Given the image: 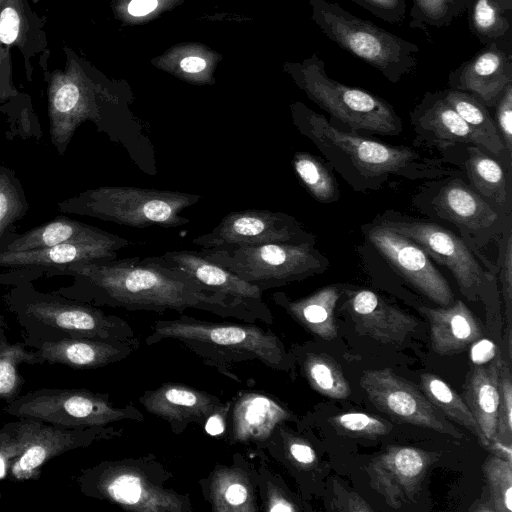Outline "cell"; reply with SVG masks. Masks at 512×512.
<instances>
[{
  "mask_svg": "<svg viewBox=\"0 0 512 512\" xmlns=\"http://www.w3.org/2000/svg\"><path fill=\"white\" fill-rule=\"evenodd\" d=\"M362 230L386 262L420 294L443 307L454 302L449 283L416 242L374 221Z\"/></svg>",
  "mask_w": 512,
  "mask_h": 512,
  "instance_id": "cell-15",
  "label": "cell"
},
{
  "mask_svg": "<svg viewBox=\"0 0 512 512\" xmlns=\"http://www.w3.org/2000/svg\"><path fill=\"white\" fill-rule=\"evenodd\" d=\"M23 342L12 343L6 334V323L0 316V400L10 402L21 394L24 378L19 369L23 364H39L35 350Z\"/></svg>",
  "mask_w": 512,
  "mask_h": 512,
  "instance_id": "cell-35",
  "label": "cell"
},
{
  "mask_svg": "<svg viewBox=\"0 0 512 512\" xmlns=\"http://www.w3.org/2000/svg\"><path fill=\"white\" fill-rule=\"evenodd\" d=\"M467 14L471 33L483 45H512V0H473Z\"/></svg>",
  "mask_w": 512,
  "mask_h": 512,
  "instance_id": "cell-34",
  "label": "cell"
},
{
  "mask_svg": "<svg viewBox=\"0 0 512 512\" xmlns=\"http://www.w3.org/2000/svg\"><path fill=\"white\" fill-rule=\"evenodd\" d=\"M299 132L310 139L356 190L378 189L389 176L434 179L448 172L441 162L409 146L389 145L342 130L304 105L293 108Z\"/></svg>",
  "mask_w": 512,
  "mask_h": 512,
  "instance_id": "cell-2",
  "label": "cell"
},
{
  "mask_svg": "<svg viewBox=\"0 0 512 512\" xmlns=\"http://www.w3.org/2000/svg\"><path fill=\"white\" fill-rule=\"evenodd\" d=\"M300 73L301 86L309 98L348 131L385 136L401 134L402 120L389 102L331 78L325 63L315 54Z\"/></svg>",
  "mask_w": 512,
  "mask_h": 512,
  "instance_id": "cell-10",
  "label": "cell"
},
{
  "mask_svg": "<svg viewBox=\"0 0 512 512\" xmlns=\"http://www.w3.org/2000/svg\"><path fill=\"white\" fill-rule=\"evenodd\" d=\"M230 412L228 443H253L258 449H263L279 425L292 418L276 400L257 391H241L231 400Z\"/></svg>",
  "mask_w": 512,
  "mask_h": 512,
  "instance_id": "cell-25",
  "label": "cell"
},
{
  "mask_svg": "<svg viewBox=\"0 0 512 512\" xmlns=\"http://www.w3.org/2000/svg\"><path fill=\"white\" fill-rule=\"evenodd\" d=\"M6 412L17 418H33L53 426L83 429L121 421H144L132 404L115 406L108 394L87 389L41 388L7 402Z\"/></svg>",
  "mask_w": 512,
  "mask_h": 512,
  "instance_id": "cell-11",
  "label": "cell"
},
{
  "mask_svg": "<svg viewBox=\"0 0 512 512\" xmlns=\"http://www.w3.org/2000/svg\"><path fill=\"white\" fill-rule=\"evenodd\" d=\"M360 385L370 402L391 417L455 439L463 437L424 394L390 369L365 371Z\"/></svg>",
  "mask_w": 512,
  "mask_h": 512,
  "instance_id": "cell-16",
  "label": "cell"
},
{
  "mask_svg": "<svg viewBox=\"0 0 512 512\" xmlns=\"http://www.w3.org/2000/svg\"><path fill=\"white\" fill-rule=\"evenodd\" d=\"M479 300L482 301L485 308L486 326L489 335L497 344L505 358L507 353L504 343V322L501 311L498 279L495 274L490 271L480 290Z\"/></svg>",
  "mask_w": 512,
  "mask_h": 512,
  "instance_id": "cell-44",
  "label": "cell"
},
{
  "mask_svg": "<svg viewBox=\"0 0 512 512\" xmlns=\"http://www.w3.org/2000/svg\"><path fill=\"white\" fill-rule=\"evenodd\" d=\"M201 195L130 186L90 188L56 204L60 212L97 218L134 228H176L189 223L183 211Z\"/></svg>",
  "mask_w": 512,
  "mask_h": 512,
  "instance_id": "cell-6",
  "label": "cell"
},
{
  "mask_svg": "<svg viewBox=\"0 0 512 512\" xmlns=\"http://www.w3.org/2000/svg\"><path fill=\"white\" fill-rule=\"evenodd\" d=\"M196 251L263 292L321 274L330 266L315 243H270Z\"/></svg>",
  "mask_w": 512,
  "mask_h": 512,
  "instance_id": "cell-9",
  "label": "cell"
},
{
  "mask_svg": "<svg viewBox=\"0 0 512 512\" xmlns=\"http://www.w3.org/2000/svg\"><path fill=\"white\" fill-rule=\"evenodd\" d=\"M465 169L474 190L501 214H511V173L481 146L467 144Z\"/></svg>",
  "mask_w": 512,
  "mask_h": 512,
  "instance_id": "cell-32",
  "label": "cell"
},
{
  "mask_svg": "<svg viewBox=\"0 0 512 512\" xmlns=\"http://www.w3.org/2000/svg\"><path fill=\"white\" fill-rule=\"evenodd\" d=\"M9 286L2 300L25 330V339L139 340L125 319L106 314L92 304L68 298L57 291H39L28 280H19Z\"/></svg>",
  "mask_w": 512,
  "mask_h": 512,
  "instance_id": "cell-4",
  "label": "cell"
},
{
  "mask_svg": "<svg viewBox=\"0 0 512 512\" xmlns=\"http://www.w3.org/2000/svg\"><path fill=\"white\" fill-rule=\"evenodd\" d=\"M205 499L215 512H258V471L239 454L230 465L217 464L199 481Z\"/></svg>",
  "mask_w": 512,
  "mask_h": 512,
  "instance_id": "cell-24",
  "label": "cell"
},
{
  "mask_svg": "<svg viewBox=\"0 0 512 512\" xmlns=\"http://www.w3.org/2000/svg\"><path fill=\"white\" fill-rule=\"evenodd\" d=\"M483 472L489 491L488 503L493 511H512V461L496 455L487 457Z\"/></svg>",
  "mask_w": 512,
  "mask_h": 512,
  "instance_id": "cell-41",
  "label": "cell"
},
{
  "mask_svg": "<svg viewBox=\"0 0 512 512\" xmlns=\"http://www.w3.org/2000/svg\"><path fill=\"white\" fill-rule=\"evenodd\" d=\"M45 23L46 17L39 15L29 0H0V104L19 93L12 78L13 51L21 55L29 82L33 78V60L39 62L50 52Z\"/></svg>",
  "mask_w": 512,
  "mask_h": 512,
  "instance_id": "cell-13",
  "label": "cell"
},
{
  "mask_svg": "<svg viewBox=\"0 0 512 512\" xmlns=\"http://www.w3.org/2000/svg\"><path fill=\"white\" fill-rule=\"evenodd\" d=\"M139 403L150 414L167 422L175 434H182L196 423L203 427L206 419L223 401L206 391L182 383L167 382L145 391Z\"/></svg>",
  "mask_w": 512,
  "mask_h": 512,
  "instance_id": "cell-22",
  "label": "cell"
},
{
  "mask_svg": "<svg viewBox=\"0 0 512 512\" xmlns=\"http://www.w3.org/2000/svg\"><path fill=\"white\" fill-rule=\"evenodd\" d=\"M410 116L415 131L441 147L473 144L484 148L480 136L443 99L440 91L425 93Z\"/></svg>",
  "mask_w": 512,
  "mask_h": 512,
  "instance_id": "cell-26",
  "label": "cell"
},
{
  "mask_svg": "<svg viewBox=\"0 0 512 512\" xmlns=\"http://www.w3.org/2000/svg\"><path fill=\"white\" fill-rule=\"evenodd\" d=\"M293 216L283 212L246 209L226 215L210 232L195 237L200 248L262 245L270 243H315Z\"/></svg>",
  "mask_w": 512,
  "mask_h": 512,
  "instance_id": "cell-14",
  "label": "cell"
},
{
  "mask_svg": "<svg viewBox=\"0 0 512 512\" xmlns=\"http://www.w3.org/2000/svg\"><path fill=\"white\" fill-rule=\"evenodd\" d=\"M33 348L39 363L61 364L73 369H97L128 358L140 347L133 342L103 341L89 338H62L58 340L25 339Z\"/></svg>",
  "mask_w": 512,
  "mask_h": 512,
  "instance_id": "cell-23",
  "label": "cell"
},
{
  "mask_svg": "<svg viewBox=\"0 0 512 512\" xmlns=\"http://www.w3.org/2000/svg\"><path fill=\"white\" fill-rule=\"evenodd\" d=\"M512 226L511 214L507 215L501 230V238L499 240V256H498V281L501 284V292L504 301V320L507 328L504 329V343L511 358V319H512Z\"/></svg>",
  "mask_w": 512,
  "mask_h": 512,
  "instance_id": "cell-42",
  "label": "cell"
},
{
  "mask_svg": "<svg viewBox=\"0 0 512 512\" xmlns=\"http://www.w3.org/2000/svg\"><path fill=\"white\" fill-rule=\"evenodd\" d=\"M56 276L73 278V283L58 293L92 305L155 313L196 309L247 323H273L266 304L249 303L211 290L158 256L77 262Z\"/></svg>",
  "mask_w": 512,
  "mask_h": 512,
  "instance_id": "cell-1",
  "label": "cell"
},
{
  "mask_svg": "<svg viewBox=\"0 0 512 512\" xmlns=\"http://www.w3.org/2000/svg\"><path fill=\"white\" fill-rule=\"evenodd\" d=\"M346 286L327 285L296 300L290 299L283 292H276L272 299L305 329L324 340H332L337 336L335 307Z\"/></svg>",
  "mask_w": 512,
  "mask_h": 512,
  "instance_id": "cell-31",
  "label": "cell"
},
{
  "mask_svg": "<svg viewBox=\"0 0 512 512\" xmlns=\"http://www.w3.org/2000/svg\"><path fill=\"white\" fill-rule=\"evenodd\" d=\"M418 309L429 321L431 345L439 355L459 353L484 336L482 324L461 300L445 307Z\"/></svg>",
  "mask_w": 512,
  "mask_h": 512,
  "instance_id": "cell-28",
  "label": "cell"
},
{
  "mask_svg": "<svg viewBox=\"0 0 512 512\" xmlns=\"http://www.w3.org/2000/svg\"><path fill=\"white\" fill-rule=\"evenodd\" d=\"M276 430L282 439L286 460L300 469H309L316 464L317 455L309 443L301 438L289 435L280 425Z\"/></svg>",
  "mask_w": 512,
  "mask_h": 512,
  "instance_id": "cell-48",
  "label": "cell"
},
{
  "mask_svg": "<svg viewBox=\"0 0 512 512\" xmlns=\"http://www.w3.org/2000/svg\"><path fill=\"white\" fill-rule=\"evenodd\" d=\"M440 93L443 99L480 136L484 149L496 157L511 173L512 156L507 152L488 108L475 96L464 91L446 88Z\"/></svg>",
  "mask_w": 512,
  "mask_h": 512,
  "instance_id": "cell-33",
  "label": "cell"
},
{
  "mask_svg": "<svg viewBox=\"0 0 512 512\" xmlns=\"http://www.w3.org/2000/svg\"><path fill=\"white\" fill-rule=\"evenodd\" d=\"M512 45L490 43L448 75V86L472 94L487 108L496 106L512 84Z\"/></svg>",
  "mask_w": 512,
  "mask_h": 512,
  "instance_id": "cell-19",
  "label": "cell"
},
{
  "mask_svg": "<svg viewBox=\"0 0 512 512\" xmlns=\"http://www.w3.org/2000/svg\"><path fill=\"white\" fill-rule=\"evenodd\" d=\"M330 422L339 431L366 437L385 435L391 429L386 421L362 412L339 414L333 416Z\"/></svg>",
  "mask_w": 512,
  "mask_h": 512,
  "instance_id": "cell-45",
  "label": "cell"
},
{
  "mask_svg": "<svg viewBox=\"0 0 512 512\" xmlns=\"http://www.w3.org/2000/svg\"><path fill=\"white\" fill-rule=\"evenodd\" d=\"M28 209L29 203L16 172L0 163V240Z\"/></svg>",
  "mask_w": 512,
  "mask_h": 512,
  "instance_id": "cell-40",
  "label": "cell"
},
{
  "mask_svg": "<svg viewBox=\"0 0 512 512\" xmlns=\"http://www.w3.org/2000/svg\"><path fill=\"white\" fill-rule=\"evenodd\" d=\"M164 340L178 341L205 364L235 380L237 377L230 369L239 362L258 360L280 371L293 368L292 353L280 338L255 323H216L187 315L156 320L145 342L153 345Z\"/></svg>",
  "mask_w": 512,
  "mask_h": 512,
  "instance_id": "cell-3",
  "label": "cell"
},
{
  "mask_svg": "<svg viewBox=\"0 0 512 512\" xmlns=\"http://www.w3.org/2000/svg\"><path fill=\"white\" fill-rule=\"evenodd\" d=\"M133 245L130 240L118 237L113 240L70 241L51 247L25 252L0 253V284L11 285L19 280L32 281L40 277H53L70 264L97 260H110L118 251Z\"/></svg>",
  "mask_w": 512,
  "mask_h": 512,
  "instance_id": "cell-17",
  "label": "cell"
},
{
  "mask_svg": "<svg viewBox=\"0 0 512 512\" xmlns=\"http://www.w3.org/2000/svg\"><path fill=\"white\" fill-rule=\"evenodd\" d=\"M173 478L154 455L102 461L82 470L76 483L82 494L134 512H191L187 494L166 483Z\"/></svg>",
  "mask_w": 512,
  "mask_h": 512,
  "instance_id": "cell-5",
  "label": "cell"
},
{
  "mask_svg": "<svg viewBox=\"0 0 512 512\" xmlns=\"http://www.w3.org/2000/svg\"><path fill=\"white\" fill-rule=\"evenodd\" d=\"M473 0H412L409 12L413 29L441 28L451 25L464 12Z\"/></svg>",
  "mask_w": 512,
  "mask_h": 512,
  "instance_id": "cell-39",
  "label": "cell"
},
{
  "mask_svg": "<svg viewBox=\"0 0 512 512\" xmlns=\"http://www.w3.org/2000/svg\"><path fill=\"white\" fill-rule=\"evenodd\" d=\"M304 375L310 386L331 399H345L351 389L340 366L325 354L308 353L303 361Z\"/></svg>",
  "mask_w": 512,
  "mask_h": 512,
  "instance_id": "cell-38",
  "label": "cell"
},
{
  "mask_svg": "<svg viewBox=\"0 0 512 512\" xmlns=\"http://www.w3.org/2000/svg\"><path fill=\"white\" fill-rule=\"evenodd\" d=\"M344 294L345 309L362 335L383 344H400L417 329L415 317L371 290L346 286Z\"/></svg>",
  "mask_w": 512,
  "mask_h": 512,
  "instance_id": "cell-21",
  "label": "cell"
},
{
  "mask_svg": "<svg viewBox=\"0 0 512 512\" xmlns=\"http://www.w3.org/2000/svg\"><path fill=\"white\" fill-rule=\"evenodd\" d=\"M336 504L341 505L336 509L339 511H372V508L354 493H345Z\"/></svg>",
  "mask_w": 512,
  "mask_h": 512,
  "instance_id": "cell-53",
  "label": "cell"
},
{
  "mask_svg": "<svg viewBox=\"0 0 512 512\" xmlns=\"http://www.w3.org/2000/svg\"><path fill=\"white\" fill-rule=\"evenodd\" d=\"M430 205L435 215L476 237L500 234L507 216L457 178L445 181Z\"/></svg>",
  "mask_w": 512,
  "mask_h": 512,
  "instance_id": "cell-20",
  "label": "cell"
},
{
  "mask_svg": "<svg viewBox=\"0 0 512 512\" xmlns=\"http://www.w3.org/2000/svg\"><path fill=\"white\" fill-rule=\"evenodd\" d=\"M426 398L446 417L464 426L481 441L480 428L464 399L439 376L424 373L420 376Z\"/></svg>",
  "mask_w": 512,
  "mask_h": 512,
  "instance_id": "cell-36",
  "label": "cell"
},
{
  "mask_svg": "<svg viewBox=\"0 0 512 512\" xmlns=\"http://www.w3.org/2000/svg\"><path fill=\"white\" fill-rule=\"evenodd\" d=\"M180 66L185 72L198 73L204 70V68L206 67V62L202 58L190 56L184 58L181 61Z\"/></svg>",
  "mask_w": 512,
  "mask_h": 512,
  "instance_id": "cell-55",
  "label": "cell"
},
{
  "mask_svg": "<svg viewBox=\"0 0 512 512\" xmlns=\"http://www.w3.org/2000/svg\"><path fill=\"white\" fill-rule=\"evenodd\" d=\"M390 24L400 25L407 11L406 0H351Z\"/></svg>",
  "mask_w": 512,
  "mask_h": 512,
  "instance_id": "cell-49",
  "label": "cell"
},
{
  "mask_svg": "<svg viewBox=\"0 0 512 512\" xmlns=\"http://www.w3.org/2000/svg\"><path fill=\"white\" fill-rule=\"evenodd\" d=\"M469 347L470 360L476 366L486 365L495 359L504 358L501 350L491 338L481 337Z\"/></svg>",
  "mask_w": 512,
  "mask_h": 512,
  "instance_id": "cell-51",
  "label": "cell"
},
{
  "mask_svg": "<svg viewBox=\"0 0 512 512\" xmlns=\"http://www.w3.org/2000/svg\"><path fill=\"white\" fill-rule=\"evenodd\" d=\"M416 242L430 258L446 267L468 301H478L489 271H485L475 252L451 230L433 222L388 211L374 220Z\"/></svg>",
  "mask_w": 512,
  "mask_h": 512,
  "instance_id": "cell-12",
  "label": "cell"
},
{
  "mask_svg": "<svg viewBox=\"0 0 512 512\" xmlns=\"http://www.w3.org/2000/svg\"><path fill=\"white\" fill-rule=\"evenodd\" d=\"M158 257L211 290L249 303L266 304L262 298L263 291L258 287L202 257L196 250L167 251Z\"/></svg>",
  "mask_w": 512,
  "mask_h": 512,
  "instance_id": "cell-27",
  "label": "cell"
},
{
  "mask_svg": "<svg viewBox=\"0 0 512 512\" xmlns=\"http://www.w3.org/2000/svg\"><path fill=\"white\" fill-rule=\"evenodd\" d=\"M258 471V492L263 504L261 510L266 512H295L299 507L291 500L283 488H281L269 474L264 464Z\"/></svg>",
  "mask_w": 512,
  "mask_h": 512,
  "instance_id": "cell-47",
  "label": "cell"
},
{
  "mask_svg": "<svg viewBox=\"0 0 512 512\" xmlns=\"http://www.w3.org/2000/svg\"><path fill=\"white\" fill-rule=\"evenodd\" d=\"M496 125L507 152L512 156V84H509L496 104Z\"/></svg>",
  "mask_w": 512,
  "mask_h": 512,
  "instance_id": "cell-50",
  "label": "cell"
},
{
  "mask_svg": "<svg viewBox=\"0 0 512 512\" xmlns=\"http://www.w3.org/2000/svg\"><path fill=\"white\" fill-rule=\"evenodd\" d=\"M312 19L341 49L378 70L388 81L399 82L418 64L419 47L361 19L338 3L312 0Z\"/></svg>",
  "mask_w": 512,
  "mask_h": 512,
  "instance_id": "cell-7",
  "label": "cell"
},
{
  "mask_svg": "<svg viewBox=\"0 0 512 512\" xmlns=\"http://www.w3.org/2000/svg\"><path fill=\"white\" fill-rule=\"evenodd\" d=\"M231 401L223 402L222 406L206 419L203 428L211 436H219L225 432L227 416L230 412Z\"/></svg>",
  "mask_w": 512,
  "mask_h": 512,
  "instance_id": "cell-52",
  "label": "cell"
},
{
  "mask_svg": "<svg viewBox=\"0 0 512 512\" xmlns=\"http://www.w3.org/2000/svg\"><path fill=\"white\" fill-rule=\"evenodd\" d=\"M512 437V381L510 365L504 361L499 376V408L497 441L511 445Z\"/></svg>",
  "mask_w": 512,
  "mask_h": 512,
  "instance_id": "cell-46",
  "label": "cell"
},
{
  "mask_svg": "<svg viewBox=\"0 0 512 512\" xmlns=\"http://www.w3.org/2000/svg\"><path fill=\"white\" fill-rule=\"evenodd\" d=\"M431 461L432 454L422 449L390 446L368 463L366 472L372 489L399 509L417 495Z\"/></svg>",
  "mask_w": 512,
  "mask_h": 512,
  "instance_id": "cell-18",
  "label": "cell"
},
{
  "mask_svg": "<svg viewBox=\"0 0 512 512\" xmlns=\"http://www.w3.org/2000/svg\"><path fill=\"white\" fill-rule=\"evenodd\" d=\"M121 435V430L110 425L68 429L33 418H19L0 427V479L35 480L52 458Z\"/></svg>",
  "mask_w": 512,
  "mask_h": 512,
  "instance_id": "cell-8",
  "label": "cell"
},
{
  "mask_svg": "<svg viewBox=\"0 0 512 512\" xmlns=\"http://www.w3.org/2000/svg\"><path fill=\"white\" fill-rule=\"evenodd\" d=\"M0 112L6 115L9 124L7 138H41L42 129L28 94L19 91L16 96L0 104Z\"/></svg>",
  "mask_w": 512,
  "mask_h": 512,
  "instance_id": "cell-43",
  "label": "cell"
},
{
  "mask_svg": "<svg viewBox=\"0 0 512 512\" xmlns=\"http://www.w3.org/2000/svg\"><path fill=\"white\" fill-rule=\"evenodd\" d=\"M292 166L303 187L316 201L330 204L339 199L338 183L318 157L308 152H296Z\"/></svg>",
  "mask_w": 512,
  "mask_h": 512,
  "instance_id": "cell-37",
  "label": "cell"
},
{
  "mask_svg": "<svg viewBox=\"0 0 512 512\" xmlns=\"http://www.w3.org/2000/svg\"><path fill=\"white\" fill-rule=\"evenodd\" d=\"M118 235L65 216L34 227L22 234L12 226L0 240V253L25 252L70 241L113 240Z\"/></svg>",
  "mask_w": 512,
  "mask_h": 512,
  "instance_id": "cell-29",
  "label": "cell"
},
{
  "mask_svg": "<svg viewBox=\"0 0 512 512\" xmlns=\"http://www.w3.org/2000/svg\"><path fill=\"white\" fill-rule=\"evenodd\" d=\"M505 360L498 358L486 365H474L467 373L463 386L464 401L480 428V443L485 448L495 441L497 435L499 376Z\"/></svg>",
  "mask_w": 512,
  "mask_h": 512,
  "instance_id": "cell-30",
  "label": "cell"
},
{
  "mask_svg": "<svg viewBox=\"0 0 512 512\" xmlns=\"http://www.w3.org/2000/svg\"><path fill=\"white\" fill-rule=\"evenodd\" d=\"M157 0H132L128 11L133 16H144L157 7Z\"/></svg>",
  "mask_w": 512,
  "mask_h": 512,
  "instance_id": "cell-54",
  "label": "cell"
}]
</instances>
